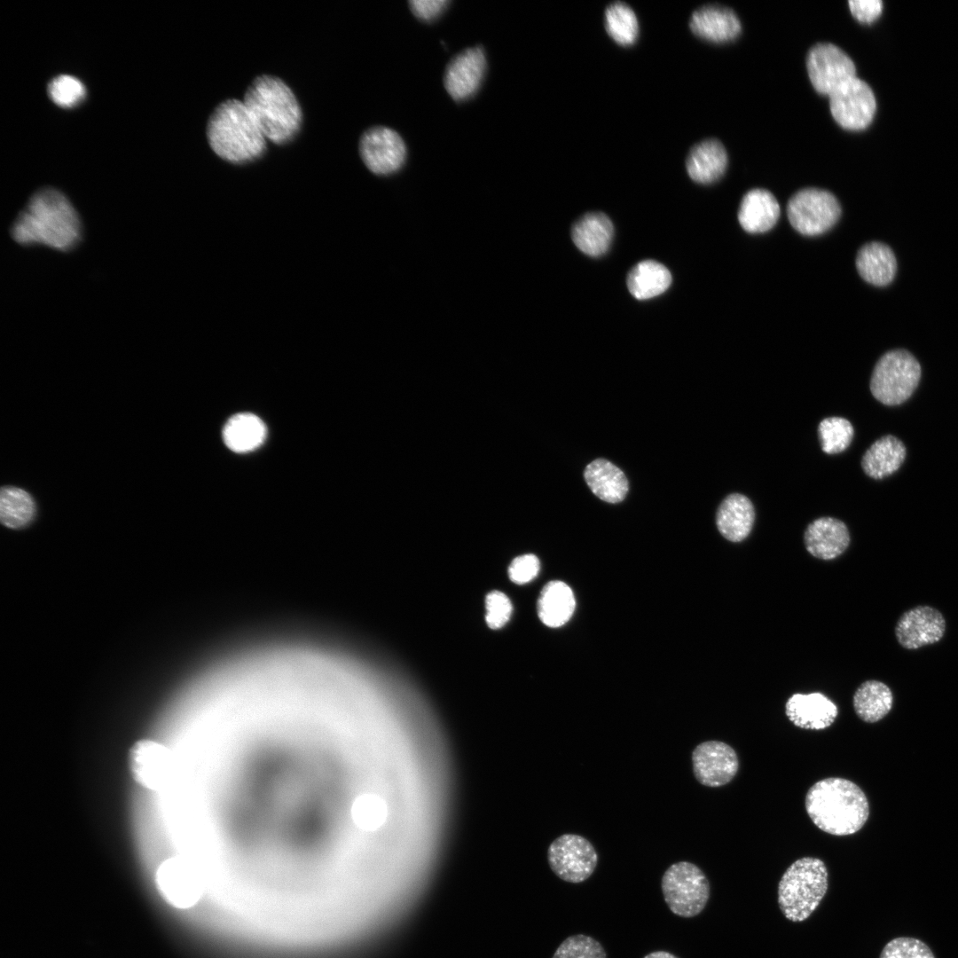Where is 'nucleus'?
I'll list each match as a JSON object with an SVG mask.
<instances>
[{
	"label": "nucleus",
	"mask_w": 958,
	"mask_h": 958,
	"mask_svg": "<svg viewBox=\"0 0 958 958\" xmlns=\"http://www.w3.org/2000/svg\"><path fill=\"white\" fill-rule=\"evenodd\" d=\"M81 235L75 208L63 193L51 188L35 192L12 227V236L20 245H44L61 251L75 247Z\"/></svg>",
	"instance_id": "obj_1"
},
{
	"label": "nucleus",
	"mask_w": 958,
	"mask_h": 958,
	"mask_svg": "<svg viewBox=\"0 0 958 958\" xmlns=\"http://www.w3.org/2000/svg\"><path fill=\"white\" fill-rule=\"evenodd\" d=\"M805 805L814 825L834 836L858 832L869 815L863 790L852 781L839 777L815 782L806 793Z\"/></svg>",
	"instance_id": "obj_2"
},
{
	"label": "nucleus",
	"mask_w": 958,
	"mask_h": 958,
	"mask_svg": "<svg viewBox=\"0 0 958 958\" xmlns=\"http://www.w3.org/2000/svg\"><path fill=\"white\" fill-rule=\"evenodd\" d=\"M207 137L211 149L232 163H247L261 157L266 137L243 101L227 99L208 118Z\"/></svg>",
	"instance_id": "obj_3"
},
{
	"label": "nucleus",
	"mask_w": 958,
	"mask_h": 958,
	"mask_svg": "<svg viewBox=\"0 0 958 958\" xmlns=\"http://www.w3.org/2000/svg\"><path fill=\"white\" fill-rule=\"evenodd\" d=\"M243 102L264 137L281 145L291 141L302 122L301 106L291 89L280 78L262 75L247 87Z\"/></svg>",
	"instance_id": "obj_4"
},
{
	"label": "nucleus",
	"mask_w": 958,
	"mask_h": 958,
	"mask_svg": "<svg viewBox=\"0 0 958 958\" xmlns=\"http://www.w3.org/2000/svg\"><path fill=\"white\" fill-rule=\"evenodd\" d=\"M825 863L814 857L794 861L783 873L778 884V904L789 921L806 920L823 899L828 886Z\"/></svg>",
	"instance_id": "obj_5"
},
{
	"label": "nucleus",
	"mask_w": 958,
	"mask_h": 958,
	"mask_svg": "<svg viewBox=\"0 0 958 958\" xmlns=\"http://www.w3.org/2000/svg\"><path fill=\"white\" fill-rule=\"evenodd\" d=\"M922 369L915 356L906 349H892L876 362L869 381L873 397L886 405L906 402L916 389Z\"/></svg>",
	"instance_id": "obj_6"
},
{
	"label": "nucleus",
	"mask_w": 958,
	"mask_h": 958,
	"mask_svg": "<svg viewBox=\"0 0 958 958\" xmlns=\"http://www.w3.org/2000/svg\"><path fill=\"white\" fill-rule=\"evenodd\" d=\"M661 889L669 909L683 918L698 915L710 899L707 876L689 861L671 865L662 876Z\"/></svg>",
	"instance_id": "obj_7"
},
{
	"label": "nucleus",
	"mask_w": 958,
	"mask_h": 958,
	"mask_svg": "<svg viewBox=\"0 0 958 958\" xmlns=\"http://www.w3.org/2000/svg\"><path fill=\"white\" fill-rule=\"evenodd\" d=\"M841 212L840 203L834 194L813 187L799 190L787 204L791 226L806 236L828 232L837 223Z\"/></svg>",
	"instance_id": "obj_8"
},
{
	"label": "nucleus",
	"mask_w": 958,
	"mask_h": 958,
	"mask_svg": "<svg viewBox=\"0 0 958 958\" xmlns=\"http://www.w3.org/2000/svg\"><path fill=\"white\" fill-rule=\"evenodd\" d=\"M129 768L139 786L151 791H162L174 779L175 759L163 743L140 739L129 750Z\"/></svg>",
	"instance_id": "obj_9"
},
{
	"label": "nucleus",
	"mask_w": 958,
	"mask_h": 958,
	"mask_svg": "<svg viewBox=\"0 0 958 958\" xmlns=\"http://www.w3.org/2000/svg\"><path fill=\"white\" fill-rule=\"evenodd\" d=\"M547 860L552 871L561 880L579 883L593 875L598 863V854L585 837L563 834L549 845Z\"/></svg>",
	"instance_id": "obj_10"
},
{
	"label": "nucleus",
	"mask_w": 958,
	"mask_h": 958,
	"mask_svg": "<svg viewBox=\"0 0 958 958\" xmlns=\"http://www.w3.org/2000/svg\"><path fill=\"white\" fill-rule=\"evenodd\" d=\"M806 68L814 89L819 93L828 96L856 77V68L852 59L831 43H820L809 50Z\"/></svg>",
	"instance_id": "obj_11"
},
{
	"label": "nucleus",
	"mask_w": 958,
	"mask_h": 958,
	"mask_svg": "<svg viewBox=\"0 0 958 958\" xmlns=\"http://www.w3.org/2000/svg\"><path fill=\"white\" fill-rule=\"evenodd\" d=\"M155 883L162 898L172 907L185 909L194 906L203 893L194 868L183 858L170 857L156 869Z\"/></svg>",
	"instance_id": "obj_12"
},
{
	"label": "nucleus",
	"mask_w": 958,
	"mask_h": 958,
	"mask_svg": "<svg viewBox=\"0 0 958 958\" xmlns=\"http://www.w3.org/2000/svg\"><path fill=\"white\" fill-rule=\"evenodd\" d=\"M829 106L836 122L844 129L862 130L872 122L876 103L867 82L854 77L829 95Z\"/></svg>",
	"instance_id": "obj_13"
},
{
	"label": "nucleus",
	"mask_w": 958,
	"mask_h": 958,
	"mask_svg": "<svg viewBox=\"0 0 958 958\" xmlns=\"http://www.w3.org/2000/svg\"><path fill=\"white\" fill-rule=\"evenodd\" d=\"M359 153L367 169L376 175L397 172L404 164L406 147L400 135L387 127H373L363 133Z\"/></svg>",
	"instance_id": "obj_14"
},
{
	"label": "nucleus",
	"mask_w": 958,
	"mask_h": 958,
	"mask_svg": "<svg viewBox=\"0 0 958 958\" xmlns=\"http://www.w3.org/2000/svg\"><path fill=\"white\" fill-rule=\"evenodd\" d=\"M693 773L703 786L717 788L730 782L739 769L735 750L720 741H705L692 752Z\"/></svg>",
	"instance_id": "obj_15"
},
{
	"label": "nucleus",
	"mask_w": 958,
	"mask_h": 958,
	"mask_svg": "<svg viewBox=\"0 0 958 958\" xmlns=\"http://www.w3.org/2000/svg\"><path fill=\"white\" fill-rule=\"evenodd\" d=\"M946 631V620L939 610L931 606H916L903 613L895 627L901 647L917 649L938 642Z\"/></svg>",
	"instance_id": "obj_16"
},
{
	"label": "nucleus",
	"mask_w": 958,
	"mask_h": 958,
	"mask_svg": "<svg viewBox=\"0 0 958 958\" xmlns=\"http://www.w3.org/2000/svg\"><path fill=\"white\" fill-rule=\"evenodd\" d=\"M485 69L486 59L482 47L462 51L446 67L444 82L447 92L457 101L472 97L481 85Z\"/></svg>",
	"instance_id": "obj_17"
},
{
	"label": "nucleus",
	"mask_w": 958,
	"mask_h": 958,
	"mask_svg": "<svg viewBox=\"0 0 958 958\" xmlns=\"http://www.w3.org/2000/svg\"><path fill=\"white\" fill-rule=\"evenodd\" d=\"M785 713L796 726L822 730L830 726L838 714L836 705L821 693L794 694L786 703Z\"/></svg>",
	"instance_id": "obj_18"
},
{
	"label": "nucleus",
	"mask_w": 958,
	"mask_h": 958,
	"mask_svg": "<svg viewBox=\"0 0 958 958\" xmlns=\"http://www.w3.org/2000/svg\"><path fill=\"white\" fill-rule=\"evenodd\" d=\"M805 548L813 556L832 560L842 554L850 544V533L842 521L821 517L813 521L805 530Z\"/></svg>",
	"instance_id": "obj_19"
},
{
	"label": "nucleus",
	"mask_w": 958,
	"mask_h": 958,
	"mask_svg": "<svg viewBox=\"0 0 958 958\" xmlns=\"http://www.w3.org/2000/svg\"><path fill=\"white\" fill-rule=\"evenodd\" d=\"M692 32L714 43L728 42L741 32V22L733 10L719 4H706L696 9L689 20Z\"/></svg>",
	"instance_id": "obj_20"
},
{
	"label": "nucleus",
	"mask_w": 958,
	"mask_h": 958,
	"mask_svg": "<svg viewBox=\"0 0 958 958\" xmlns=\"http://www.w3.org/2000/svg\"><path fill=\"white\" fill-rule=\"evenodd\" d=\"M780 213V205L773 194L768 190L756 188L742 197L737 217L745 232L761 233L775 225Z\"/></svg>",
	"instance_id": "obj_21"
},
{
	"label": "nucleus",
	"mask_w": 958,
	"mask_h": 958,
	"mask_svg": "<svg viewBox=\"0 0 958 958\" xmlns=\"http://www.w3.org/2000/svg\"><path fill=\"white\" fill-rule=\"evenodd\" d=\"M755 509L750 499L741 493L727 495L719 504L716 524L720 534L731 542H740L750 533Z\"/></svg>",
	"instance_id": "obj_22"
},
{
	"label": "nucleus",
	"mask_w": 958,
	"mask_h": 958,
	"mask_svg": "<svg viewBox=\"0 0 958 958\" xmlns=\"http://www.w3.org/2000/svg\"><path fill=\"white\" fill-rule=\"evenodd\" d=\"M727 166L724 145L715 138L695 145L689 151L686 167L691 179L699 184H711L719 179Z\"/></svg>",
	"instance_id": "obj_23"
},
{
	"label": "nucleus",
	"mask_w": 958,
	"mask_h": 958,
	"mask_svg": "<svg viewBox=\"0 0 958 958\" xmlns=\"http://www.w3.org/2000/svg\"><path fill=\"white\" fill-rule=\"evenodd\" d=\"M855 264L860 277L877 287L890 284L897 271L893 251L886 244L878 241L863 245L858 251Z\"/></svg>",
	"instance_id": "obj_24"
},
{
	"label": "nucleus",
	"mask_w": 958,
	"mask_h": 958,
	"mask_svg": "<svg viewBox=\"0 0 958 958\" xmlns=\"http://www.w3.org/2000/svg\"><path fill=\"white\" fill-rule=\"evenodd\" d=\"M907 450L901 440L886 435L875 441L861 458L864 473L881 480L896 472L906 459Z\"/></svg>",
	"instance_id": "obj_25"
},
{
	"label": "nucleus",
	"mask_w": 958,
	"mask_h": 958,
	"mask_svg": "<svg viewBox=\"0 0 958 958\" xmlns=\"http://www.w3.org/2000/svg\"><path fill=\"white\" fill-rule=\"evenodd\" d=\"M584 477L592 492L608 503L623 501L628 492V481L624 472L607 459H597L589 463Z\"/></svg>",
	"instance_id": "obj_26"
},
{
	"label": "nucleus",
	"mask_w": 958,
	"mask_h": 958,
	"mask_svg": "<svg viewBox=\"0 0 958 958\" xmlns=\"http://www.w3.org/2000/svg\"><path fill=\"white\" fill-rule=\"evenodd\" d=\"M613 225L603 213H588L575 223L571 231L574 244L585 255L600 256L609 247Z\"/></svg>",
	"instance_id": "obj_27"
},
{
	"label": "nucleus",
	"mask_w": 958,
	"mask_h": 958,
	"mask_svg": "<svg viewBox=\"0 0 958 958\" xmlns=\"http://www.w3.org/2000/svg\"><path fill=\"white\" fill-rule=\"evenodd\" d=\"M575 607L576 601L570 587L555 580L543 587L538 601V614L544 624L557 628L570 619Z\"/></svg>",
	"instance_id": "obj_28"
},
{
	"label": "nucleus",
	"mask_w": 958,
	"mask_h": 958,
	"mask_svg": "<svg viewBox=\"0 0 958 958\" xmlns=\"http://www.w3.org/2000/svg\"><path fill=\"white\" fill-rule=\"evenodd\" d=\"M266 436L264 423L252 413H238L228 420L223 429L226 446L235 452H247L262 444Z\"/></svg>",
	"instance_id": "obj_29"
},
{
	"label": "nucleus",
	"mask_w": 958,
	"mask_h": 958,
	"mask_svg": "<svg viewBox=\"0 0 958 958\" xmlns=\"http://www.w3.org/2000/svg\"><path fill=\"white\" fill-rule=\"evenodd\" d=\"M671 283V275L669 270L653 260L640 262L627 276L628 289L639 300L650 299L661 294Z\"/></svg>",
	"instance_id": "obj_30"
},
{
	"label": "nucleus",
	"mask_w": 958,
	"mask_h": 958,
	"mask_svg": "<svg viewBox=\"0 0 958 958\" xmlns=\"http://www.w3.org/2000/svg\"><path fill=\"white\" fill-rule=\"evenodd\" d=\"M852 703L854 711L861 720L875 723L891 710L893 695L883 682L867 680L855 691Z\"/></svg>",
	"instance_id": "obj_31"
},
{
	"label": "nucleus",
	"mask_w": 958,
	"mask_h": 958,
	"mask_svg": "<svg viewBox=\"0 0 958 958\" xmlns=\"http://www.w3.org/2000/svg\"><path fill=\"white\" fill-rule=\"evenodd\" d=\"M35 501L26 491L6 486L0 494V517L8 528L20 529L27 526L35 517Z\"/></svg>",
	"instance_id": "obj_32"
},
{
	"label": "nucleus",
	"mask_w": 958,
	"mask_h": 958,
	"mask_svg": "<svg viewBox=\"0 0 958 958\" xmlns=\"http://www.w3.org/2000/svg\"><path fill=\"white\" fill-rule=\"evenodd\" d=\"M605 27L608 34L622 45H631L638 38L637 17L633 10L624 2H614L606 8Z\"/></svg>",
	"instance_id": "obj_33"
},
{
	"label": "nucleus",
	"mask_w": 958,
	"mask_h": 958,
	"mask_svg": "<svg viewBox=\"0 0 958 958\" xmlns=\"http://www.w3.org/2000/svg\"><path fill=\"white\" fill-rule=\"evenodd\" d=\"M852 423L842 417L823 419L818 426V436L821 450L828 454H836L846 450L853 438Z\"/></svg>",
	"instance_id": "obj_34"
},
{
	"label": "nucleus",
	"mask_w": 958,
	"mask_h": 958,
	"mask_svg": "<svg viewBox=\"0 0 958 958\" xmlns=\"http://www.w3.org/2000/svg\"><path fill=\"white\" fill-rule=\"evenodd\" d=\"M48 93L51 99L59 106L72 108L83 101L86 89L78 78L61 75L50 82Z\"/></svg>",
	"instance_id": "obj_35"
},
{
	"label": "nucleus",
	"mask_w": 958,
	"mask_h": 958,
	"mask_svg": "<svg viewBox=\"0 0 958 958\" xmlns=\"http://www.w3.org/2000/svg\"><path fill=\"white\" fill-rule=\"evenodd\" d=\"M552 958H607V954L593 937L577 934L565 938Z\"/></svg>",
	"instance_id": "obj_36"
},
{
	"label": "nucleus",
	"mask_w": 958,
	"mask_h": 958,
	"mask_svg": "<svg viewBox=\"0 0 958 958\" xmlns=\"http://www.w3.org/2000/svg\"><path fill=\"white\" fill-rule=\"evenodd\" d=\"M352 815L358 826L373 829L384 821L386 806L381 798L373 795H364L354 803Z\"/></svg>",
	"instance_id": "obj_37"
},
{
	"label": "nucleus",
	"mask_w": 958,
	"mask_h": 958,
	"mask_svg": "<svg viewBox=\"0 0 958 958\" xmlns=\"http://www.w3.org/2000/svg\"><path fill=\"white\" fill-rule=\"evenodd\" d=\"M879 958H935L931 948L922 940L910 937H899L890 940L883 948Z\"/></svg>",
	"instance_id": "obj_38"
},
{
	"label": "nucleus",
	"mask_w": 958,
	"mask_h": 958,
	"mask_svg": "<svg viewBox=\"0 0 958 958\" xmlns=\"http://www.w3.org/2000/svg\"><path fill=\"white\" fill-rule=\"evenodd\" d=\"M485 609V621L493 630L503 627L509 621L513 611L511 601L499 591H491L486 595Z\"/></svg>",
	"instance_id": "obj_39"
},
{
	"label": "nucleus",
	"mask_w": 958,
	"mask_h": 958,
	"mask_svg": "<svg viewBox=\"0 0 958 958\" xmlns=\"http://www.w3.org/2000/svg\"><path fill=\"white\" fill-rule=\"evenodd\" d=\"M539 569V560L536 555L523 554L513 560L508 568V576L514 583L523 585L533 580Z\"/></svg>",
	"instance_id": "obj_40"
},
{
	"label": "nucleus",
	"mask_w": 958,
	"mask_h": 958,
	"mask_svg": "<svg viewBox=\"0 0 958 958\" xmlns=\"http://www.w3.org/2000/svg\"><path fill=\"white\" fill-rule=\"evenodd\" d=\"M445 0H412L409 1L410 9L420 20L430 21L439 16L446 8Z\"/></svg>",
	"instance_id": "obj_41"
},
{
	"label": "nucleus",
	"mask_w": 958,
	"mask_h": 958,
	"mask_svg": "<svg viewBox=\"0 0 958 958\" xmlns=\"http://www.w3.org/2000/svg\"><path fill=\"white\" fill-rule=\"evenodd\" d=\"M850 10L852 15L861 22H871L881 13L883 4L880 0H851Z\"/></svg>",
	"instance_id": "obj_42"
},
{
	"label": "nucleus",
	"mask_w": 958,
	"mask_h": 958,
	"mask_svg": "<svg viewBox=\"0 0 958 958\" xmlns=\"http://www.w3.org/2000/svg\"><path fill=\"white\" fill-rule=\"evenodd\" d=\"M643 958H678V957L676 955H674L673 954H671L670 952H667V951H654V952H651V953L648 954Z\"/></svg>",
	"instance_id": "obj_43"
}]
</instances>
